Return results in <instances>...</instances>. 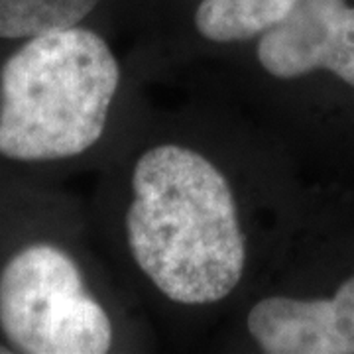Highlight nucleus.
Here are the masks:
<instances>
[{
    "label": "nucleus",
    "mask_w": 354,
    "mask_h": 354,
    "mask_svg": "<svg viewBox=\"0 0 354 354\" xmlns=\"http://www.w3.org/2000/svg\"><path fill=\"white\" fill-rule=\"evenodd\" d=\"M122 232L140 276L177 307L223 304L246 278L250 244L236 187L191 144L167 140L138 153Z\"/></svg>",
    "instance_id": "nucleus-1"
},
{
    "label": "nucleus",
    "mask_w": 354,
    "mask_h": 354,
    "mask_svg": "<svg viewBox=\"0 0 354 354\" xmlns=\"http://www.w3.org/2000/svg\"><path fill=\"white\" fill-rule=\"evenodd\" d=\"M122 85L111 44L83 26L28 38L0 71V156L53 162L95 148Z\"/></svg>",
    "instance_id": "nucleus-2"
},
{
    "label": "nucleus",
    "mask_w": 354,
    "mask_h": 354,
    "mask_svg": "<svg viewBox=\"0 0 354 354\" xmlns=\"http://www.w3.org/2000/svg\"><path fill=\"white\" fill-rule=\"evenodd\" d=\"M0 330L26 354H106L114 321L71 254L30 244L0 272Z\"/></svg>",
    "instance_id": "nucleus-3"
},
{
    "label": "nucleus",
    "mask_w": 354,
    "mask_h": 354,
    "mask_svg": "<svg viewBox=\"0 0 354 354\" xmlns=\"http://www.w3.org/2000/svg\"><path fill=\"white\" fill-rule=\"evenodd\" d=\"M256 59L274 79L329 71L354 87V6L346 0H299L256 39Z\"/></svg>",
    "instance_id": "nucleus-4"
},
{
    "label": "nucleus",
    "mask_w": 354,
    "mask_h": 354,
    "mask_svg": "<svg viewBox=\"0 0 354 354\" xmlns=\"http://www.w3.org/2000/svg\"><path fill=\"white\" fill-rule=\"evenodd\" d=\"M246 330L266 354H354V276L325 299L266 295L248 309Z\"/></svg>",
    "instance_id": "nucleus-5"
},
{
    "label": "nucleus",
    "mask_w": 354,
    "mask_h": 354,
    "mask_svg": "<svg viewBox=\"0 0 354 354\" xmlns=\"http://www.w3.org/2000/svg\"><path fill=\"white\" fill-rule=\"evenodd\" d=\"M297 4L299 0H201L193 22L203 39L230 46L258 39Z\"/></svg>",
    "instance_id": "nucleus-6"
},
{
    "label": "nucleus",
    "mask_w": 354,
    "mask_h": 354,
    "mask_svg": "<svg viewBox=\"0 0 354 354\" xmlns=\"http://www.w3.org/2000/svg\"><path fill=\"white\" fill-rule=\"evenodd\" d=\"M99 0H0V38L28 39L79 26Z\"/></svg>",
    "instance_id": "nucleus-7"
},
{
    "label": "nucleus",
    "mask_w": 354,
    "mask_h": 354,
    "mask_svg": "<svg viewBox=\"0 0 354 354\" xmlns=\"http://www.w3.org/2000/svg\"><path fill=\"white\" fill-rule=\"evenodd\" d=\"M10 353H14L12 346H10V344H2V342H0V354H10Z\"/></svg>",
    "instance_id": "nucleus-8"
}]
</instances>
